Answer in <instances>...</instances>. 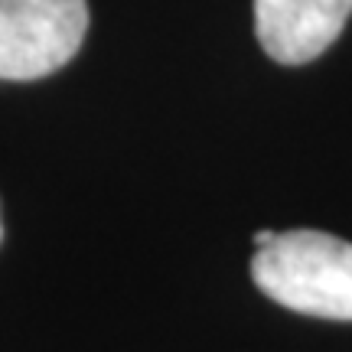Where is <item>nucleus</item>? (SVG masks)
I'll return each instance as SVG.
<instances>
[{
    "label": "nucleus",
    "mask_w": 352,
    "mask_h": 352,
    "mask_svg": "<svg viewBox=\"0 0 352 352\" xmlns=\"http://www.w3.org/2000/svg\"><path fill=\"white\" fill-rule=\"evenodd\" d=\"M252 277L294 314L352 323V241L314 228L280 232L252 258Z\"/></svg>",
    "instance_id": "nucleus-1"
},
{
    "label": "nucleus",
    "mask_w": 352,
    "mask_h": 352,
    "mask_svg": "<svg viewBox=\"0 0 352 352\" xmlns=\"http://www.w3.org/2000/svg\"><path fill=\"white\" fill-rule=\"evenodd\" d=\"M85 30V0H0V78L33 82L63 69Z\"/></svg>",
    "instance_id": "nucleus-2"
},
{
    "label": "nucleus",
    "mask_w": 352,
    "mask_h": 352,
    "mask_svg": "<svg viewBox=\"0 0 352 352\" xmlns=\"http://www.w3.org/2000/svg\"><path fill=\"white\" fill-rule=\"evenodd\" d=\"M349 16L352 0H254V33L264 52L284 65L323 56Z\"/></svg>",
    "instance_id": "nucleus-3"
},
{
    "label": "nucleus",
    "mask_w": 352,
    "mask_h": 352,
    "mask_svg": "<svg viewBox=\"0 0 352 352\" xmlns=\"http://www.w3.org/2000/svg\"><path fill=\"white\" fill-rule=\"evenodd\" d=\"M274 235H277V232H271V228H264V232H258V235H254V248H264L267 241H274Z\"/></svg>",
    "instance_id": "nucleus-4"
},
{
    "label": "nucleus",
    "mask_w": 352,
    "mask_h": 352,
    "mask_svg": "<svg viewBox=\"0 0 352 352\" xmlns=\"http://www.w3.org/2000/svg\"><path fill=\"white\" fill-rule=\"evenodd\" d=\"M0 239H3V228H0Z\"/></svg>",
    "instance_id": "nucleus-5"
}]
</instances>
